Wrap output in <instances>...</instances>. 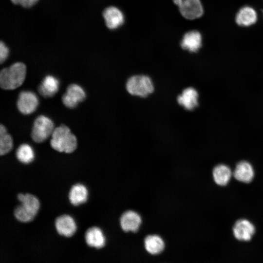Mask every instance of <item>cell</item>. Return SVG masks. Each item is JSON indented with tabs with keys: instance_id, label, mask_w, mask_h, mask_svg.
Instances as JSON below:
<instances>
[{
	"instance_id": "obj_20",
	"label": "cell",
	"mask_w": 263,
	"mask_h": 263,
	"mask_svg": "<svg viewBox=\"0 0 263 263\" xmlns=\"http://www.w3.org/2000/svg\"><path fill=\"white\" fill-rule=\"evenodd\" d=\"M165 244L162 239L156 235L147 236L145 239V247L146 250L151 254H157L164 249Z\"/></svg>"
},
{
	"instance_id": "obj_23",
	"label": "cell",
	"mask_w": 263,
	"mask_h": 263,
	"mask_svg": "<svg viewBox=\"0 0 263 263\" xmlns=\"http://www.w3.org/2000/svg\"><path fill=\"white\" fill-rule=\"evenodd\" d=\"M13 147L12 137L7 132L4 126H0V154L3 155L8 153Z\"/></svg>"
},
{
	"instance_id": "obj_6",
	"label": "cell",
	"mask_w": 263,
	"mask_h": 263,
	"mask_svg": "<svg viewBox=\"0 0 263 263\" xmlns=\"http://www.w3.org/2000/svg\"><path fill=\"white\" fill-rule=\"evenodd\" d=\"M234 237L238 241H250L254 234L256 228L254 224L246 219H240L234 224L232 228Z\"/></svg>"
},
{
	"instance_id": "obj_18",
	"label": "cell",
	"mask_w": 263,
	"mask_h": 263,
	"mask_svg": "<svg viewBox=\"0 0 263 263\" xmlns=\"http://www.w3.org/2000/svg\"><path fill=\"white\" fill-rule=\"evenodd\" d=\"M58 80L52 75L46 76L38 87V92L45 97L53 96L58 91Z\"/></svg>"
},
{
	"instance_id": "obj_11",
	"label": "cell",
	"mask_w": 263,
	"mask_h": 263,
	"mask_svg": "<svg viewBox=\"0 0 263 263\" xmlns=\"http://www.w3.org/2000/svg\"><path fill=\"white\" fill-rule=\"evenodd\" d=\"M55 227L58 233L66 237L72 236L76 230V225L72 217L62 215L55 220Z\"/></svg>"
},
{
	"instance_id": "obj_15",
	"label": "cell",
	"mask_w": 263,
	"mask_h": 263,
	"mask_svg": "<svg viewBox=\"0 0 263 263\" xmlns=\"http://www.w3.org/2000/svg\"><path fill=\"white\" fill-rule=\"evenodd\" d=\"M257 17V13L253 7L244 6L238 11L235 20L238 25L243 27H247L255 23Z\"/></svg>"
},
{
	"instance_id": "obj_17",
	"label": "cell",
	"mask_w": 263,
	"mask_h": 263,
	"mask_svg": "<svg viewBox=\"0 0 263 263\" xmlns=\"http://www.w3.org/2000/svg\"><path fill=\"white\" fill-rule=\"evenodd\" d=\"M88 197V191L83 184L77 183L73 185L69 193V199L71 204L77 206L85 203Z\"/></svg>"
},
{
	"instance_id": "obj_3",
	"label": "cell",
	"mask_w": 263,
	"mask_h": 263,
	"mask_svg": "<svg viewBox=\"0 0 263 263\" xmlns=\"http://www.w3.org/2000/svg\"><path fill=\"white\" fill-rule=\"evenodd\" d=\"M26 73L25 65L21 62L3 69L0 74V86L5 90H13L23 82Z\"/></svg>"
},
{
	"instance_id": "obj_19",
	"label": "cell",
	"mask_w": 263,
	"mask_h": 263,
	"mask_svg": "<svg viewBox=\"0 0 263 263\" xmlns=\"http://www.w3.org/2000/svg\"><path fill=\"white\" fill-rule=\"evenodd\" d=\"M231 175L230 168L224 164L216 165L212 170L213 180L220 186H225L229 183Z\"/></svg>"
},
{
	"instance_id": "obj_4",
	"label": "cell",
	"mask_w": 263,
	"mask_h": 263,
	"mask_svg": "<svg viewBox=\"0 0 263 263\" xmlns=\"http://www.w3.org/2000/svg\"><path fill=\"white\" fill-rule=\"evenodd\" d=\"M127 92L131 95L146 97L154 91L151 78L144 75H136L130 77L126 83Z\"/></svg>"
},
{
	"instance_id": "obj_9",
	"label": "cell",
	"mask_w": 263,
	"mask_h": 263,
	"mask_svg": "<svg viewBox=\"0 0 263 263\" xmlns=\"http://www.w3.org/2000/svg\"><path fill=\"white\" fill-rule=\"evenodd\" d=\"M105 24L108 28L115 30L124 22V15L117 7L111 6L106 8L102 13Z\"/></svg>"
},
{
	"instance_id": "obj_16",
	"label": "cell",
	"mask_w": 263,
	"mask_h": 263,
	"mask_svg": "<svg viewBox=\"0 0 263 263\" xmlns=\"http://www.w3.org/2000/svg\"><path fill=\"white\" fill-rule=\"evenodd\" d=\"M87 244L93 247L100 248L105 244L106 239L102 230L97 226L88 228L85 234Z\"/></svg>"
},
{
	"instance_id": "obj_5",
	"label": "cell",
	"mask_w": 263,
	"mask_h": 263,
	"mask_svg": "<svg viewBox=\"0 0 263 263\" xmlns=\"http://www.w3.org/2000/svg\"><path fill=\"white\" fill-rule=\"evenodd\" d=\"M53 121L44 115L38 116L34 123L31 136L37 143H41L46 140L54 130Z\"/></svg>"
},
{
	"instance_id": "obj_24",
	"label": "cell",
	"mask_w": 263,
	"mask_h": 263,
	"mask_svg": "<svg viewBox=\"0 0 263 263\" xmlns=\"http://www.w3.org/2000/svg\"><path fill=\"white\" fill-rule=\"evenodd\" d=\"M39 0H10L15 5H19L24 8H30L35 5Z\"/></svg>"
},
{
	"instance_id": "obj_13",
	"label": "cell",
	"mask_w": 263,
	"mask_h": 263,
	"mask_svg": "<svg viewBox=\"0 0 263 263\" xmlns=\"http://www.w3.org/2000/svg\"><path fill=\"white\" fill-rule=\"evenodd\" d=\"M233 176L239 182L249 183L254 177V170L252 165L248 161L243 160L236 165Z\"/></svg>"
},
{
	"instance_id": "obj_14",
	"label": "cell",
	"mask_w": 263,
	"mask_h": 263,
	"mask_svg": "<svg viewBox=\"0 0 263 263\" xmlns=\"http://www.w3.org/2000/svg\"><path fill=\"white\" fill-rule=\"evenodd\" d=\"M140 216L135 211L128 210L121 215L120 219L122 229L126 232L137 231L141 223Z\"/></svg>"
},
{
	"instance_id": "obj_1",
	"label": "cell",
	"mask_w": 263,
	"mask_h": 263,
	"mask_svg": "<svg viewBox=\"0 0 263 263\" xmlns=\"http://www.w3.org/2000/svg\"><path fill=\"white\" fill-rule=\"evenodd\" d=\"M77 144L76 137L68 127L61 125L54 129L50 144L55 150L70 153L76 149Z\"/></svg>"
},
{
	"instance_id": "obj_2",
	"label": "cell",
	"mask_w": 263,
	"mask_h": 263,
	"mask_svg": "<svg viewBox=\"0 0 263 263\" xmlns=\"http://www.w3.org/2000/svg\"><path fill=\"white\" fill-rule=\"evenodd\" d=\"M18 199L20 205L14 210L15 218L21 222L27 223L32 221L39 208V202L34 195L30 193H19Z\"/></svg>"
},
{
	"instance_id": "obj_7",
	"label": "cell",
	"mask_w": 263,
	"mask_h": 263,
	"mask_svg": "<svg viewBox=\"0 0 263 263\" xmlns=\"http://www.w3.org/2000/svg\"><path fill=\"white\" fill-rule=\"evenodd\" d=\"M86 97L84 90L80 86L73 84L69 85L66 93L63 94L62 99L64 105L69 108L75 107L79 102Z\"/></svg>"
},
{
	"instance_id": "obj_22",
	"label": "cell",
	"mask_w": 263,
	"mask_h": 263,
	"mask_svg": "<svg viewBox=\"0 0 263 263\" xmlns=\"http://www.w3.org/2000/svg\"><path fill=\"white\" fill-rule=\"evenodd\" d=\"M18 160L23 164L31 163L35 158V153L32 147L27 144H22L17 149L16 152Z\"/></svg>"
},
{
	"instance_id": "obj_26",
	"label": "cell",
	"mask_w": 263,
	"mask_h": 263,
	"mask_svg": "<svg viewBox=\"0 0 263 263\" xmlns=\"http://www.w3.org/2000/svg\"><path fill=\"white\" fill-rule=\"evenodd\" d=\"M186 0H173L174 3L176 4L177 6Z\"/></svg>"
},
{
	"instance_id": "obj_10",
	"label": "cell",
	"mask_w": 263,
	"mask_h": 263,
	"mask_svg": "<svg viewBox=\"0 0 263 263\" xmlns=\"http://www.w3.org/2000/svg\"><path fill=\"white\" fill-rule=\"evenodd\" d=\"M199 94L193 87H188L183 90L177 98L179 105L188 111H192L198 106Z\"/></svg>"
},
{
	"instance_id": "obj_12",
	"label": "cell",
	"mask_w": 263,
	"mask_h": 263,
	"mask_svg": "<svg viewBox=\"0 0 263 263\" xmlns=\"http://www.w3.org/2000/svg\"><path fill=\"white\" fill-rule=\"evenodd\" d=\"M180 45L184 50L191 53L197 52L202 47V35L199 31L196 30L188 32L184 35Z\"/></svg>"
},
{
	"instance_id": "obj_21",
	"label": "cell",
	"mask_w": 263,
	"mask_h": 263,
	"mask_svg": "<svg viewBox=\"0 0 263 263\" xmlns=\"http://www.w3.org/2000/svg\"><path fill=\"white\" fill-rule=\"evenodd\" d=\"M181 15L188 19H194L201 17L204 10L201 1L192 4L179 7Z\"/></svg>"
},
{
	"instance_id": "obj_25",
	"label": "cell",
	"mask_w": 263,
	"mask_h": 263,
	"mask_svg": "<svg viewBox=\"0 0 263 263\" xmlns=\"http://www.w3.org/2000/svg\"><path fill=\"white\" fill-rule=\"evenodd\" d=\"M9 49L4 42L0 43V62H3L7 58L9 55Z\"/></svg>"
},
{
	"instance_id": "obj_8",
	"label": "cell",
	"mask_w": 263,
	"mask_h": 263,
	"mask_svg": "<svg viewBox=\"0 0 263 263\" xmlns=\"http://www.w3.org/2000/svg\"><path fill=\"white\" fill-rule=\"evenodd\" d=\"M38 100L37 95L30 91H22L19 94L17 102L19 111L24 114L33 113L37 109Z\"/></svg>"
}]
</instances>
